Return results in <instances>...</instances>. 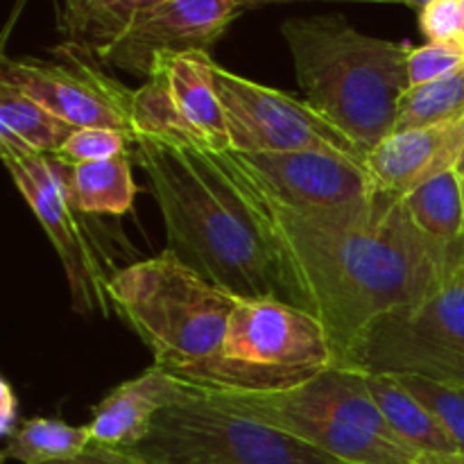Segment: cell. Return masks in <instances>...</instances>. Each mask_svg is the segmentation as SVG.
<instances>
[{"label": "cell", "instance_id": "6da1fadb", "mask_svg": "<svg viewBox=\"0 0 464 464\" xmlns=\"http://www.w3.org/2000/svg\"><path fill=\"white\" fill-rule=\"evenodd\" d=\"M261 229L285 302L324 324L335 367L352 370L362 338L379 317L429 297L464 266V245L426 238L403 198L379 199L306 218L276 199L231 150L211 152Z\"/></svg>", "mask_w": 464, "mask_h": 464}, {"label": "cell", "instance_id": "7a4b0ae2", "mask_svg": "<svg viewBox=\"0 0 464 464\" xmlns=\"http://www.w3.org/2000/svg\"><path fill=\"white\" fill-rule=\"evenodd\" d=\"M134 148L166 225L168 249L238 297L285 302L270 247L213 154L150 136H139Z\"/></svg>", "mask_w": 464, "mask_h": 464}, {"label": "cell", "instance_id": "3957f363", "mask_svg": "<svg viewBox=\"0 0 464 464\" xmlns=\"http://www.w3.org/2000/svg\"><path fill=\"white\" fill-rule=\"evenodd\" d=\"M304 100L367 154L394 131L411 89V45L379 39L343 16L288 18L281 25Z\"/></svg>", "mask_w": 464, "mask_h": 464}, {"label": "cell", "instance_id": "277c9868", "mask_svg": "<svg viewBox=\"0 0 464 464\" xmlns=\"http://www.w3.org/2000/svg\"><path fill=\"white\" fill-rule=\"evenodd\" d=\"M109 302L170 374L208 361L220 349L238 295L213 284L172 249L122 267Z\"/></svg>", "mask_w": 464, "mask_h": 464}, {"label": "cell", "instance_id": "5b68a950", "mask_svg": "<svg viewBox=\"0 0 464 464\" xmlns=\"http://www.w3.org/2000/svg\"><path fill=\"white\" fill-rule=\"evenodd\" d=\"M331 367L334 347L313 313L276 297H238L220 349L175 376L204 392L270 394L299 388Z\"/></svg>", "mask_w": 464, "mask_h": 464}, {"label": "cell", "instance_id": "8992f818", "mask_svg": "<svg viewBox=\"0 0 464 464\" xmlns=\"http://www.w3.org/2000/svg\"><path fill=\"white\" fill-rule=\"evenodd\" d=\"M204 394L227 411L276 426L347 464H415L420 458L390 429L358 370L331 367L285 392Z\"/></svg>", "mask_w": 464, "mask_h": 464}, {"label": "cell", "instance_id": "52a82bcc", "mask_svg": "<svg viewBox=\"0 0 464 464\" xmlns=\"http://www.w3.org/2000/svg\"><path fill=\"white\" fill-rule=\"evenodd\" d=\"M152 464H347L263 421L193 399L159 412L131 449Z\"/></svg>", "mask_w": 464, "mask_h": 464}, {"label": "cell", "instance_id": "ba28073f", "mask_svg": "<svg viewBox=\"0 0 464 464\" xmlns=\"http://www.w3.org/2000/svg\"><path fill=\"white\" fill-rule=\"evenodd\" d=\"M0 157L62 261L72 308L82 315L107 317L111 311L109 281L118 270L91 229L89 216L72 204L68 161L57 154L32 152L12 139H0Z\"/></svg>", "mask_w": 464, "mask_h": 464}, {"label": "cell", "instance_id": "9c48e42d", "mask_svg": "<svg viewBox=\"0 0 464 464\" xmlns=\"http://www.w3.org/2000/svg\"><path fill=\"white\" fill-rule=\"evenodd\" d=\"M352 370L464 385V266L421 302L379 317Z\"/></svg>", "mask_w": 464, "mask_h": 464}, {"label": "cell", "instance_id": "30bf717a", "mask_svg": "<svg viewBox=\"0 0 464 464\" xmlns=\"http://www.w3.org/2000/svg\"><path fill=\"white\" fill-rule=\"evenodd\" d=\"M234 152H297L315 150L367 161V152L306 100L213 66Z\"/></svg>", "mask_w": 464, "mask_h": 464}, {"label": "cell", "instance_id": "8fae6325", "mask_svg": "<svg viewBox=\"0 0 464 464\" xmlns=\"http://www.w3.org/2000/svg\"><path fill=\"white\" fill-rule=\"evenodd\" d=\"M0 82L23 91L45 109L77 127H109L134 136L131 95L116 77L102 71L93 53L75 44L54 48L53 59H3Z\"/></svg>", "mask_w": 464, "mask_h": 464}, {"label": "cell", "instance_id": "7c38bea8", "mask_svg": "<svg viewBox=\"0 0 464 464\" xmlns=\"http://www.w3.org/2000/svg\"><path fill=\"white\" fill-rule=\"evenodd\" d=\"M245 12L238 0H161L95 53L102 66L148 80L161 54L208 53Z\"/></svg>", "mask_w": 464, "mask_h": 464}, {"label": "cell", "instance_id": "4fadbf2b", "mask_svg": "<svg viewBox=\"0 0 464 464\" xmlns=\"http://www.w3.org/2000/svg\"><path fill=\"white\" fill-rule=\"evenodd\" d=\"M234 154L276 199L297 211L311 213L349 207L379 190L370 168L361 159L315 150Z\"/></svg>", "mask_w": 464, "mask_h": 464}, {"label": "cell", "instance_id": "5bb4252c", "mask_svg": "<svg viewBox=\"0 0 464 464\" xmlns=\"http://www.w3.org/2000/svg\"><path fill=\"white\" fill-rule=\"evenodd\" d=\"M464 150V118L394 131L367 154L376 188L406 198L435 177L456 170Z\"/></svg>", "mask_w": 464, "mask_h": 464}, {"label": "cell", "instance_id": "9a60e30c", "mask_svg": "<svg viewBox=\"0 0 464 464\" xmlns=\"http://www.w3.org/2000/svg\"><path fill=\"white\" fill-rule=\"evenodd\" d=\"M195 394H199V388L186 383L163 367L152 365L143 374L113 388L93 408V417L86 429L93 442L134 449L150 433L159 412L188 401Z\"/></svg>", "mask_w": 464, "mask_h": 464}, {"label": "cell", "instance_id": "2e32d148", "mask_svg": "<svg viewBox=\"0 0 464 464\" xmlns=\"http://www.w3.org/2000/svg\"><path fill=\"white\" fill-rule=\"evenodd\" d=\"M152 66L166 75L170 100L184 125L188 143L207 152H225L231 148L225 111L216 89L213 66L208 53L161 54Z\"/></svg>", "mask_w": 464, "mask_h": 464}, {"label": "cell", "instance_id": "e0dca14e", "mask_svg": "<svg viewBox=\"0 0 464 464\" xmlns=\"http://www.w3.org/2000/svg\"><path fill=\"white\" fill-rule=\"evenodd\" d=\"M367 390L379 406L381 415L390 424L403 444L417 451L420 456H444L458 453L451 435L442 426V421L420 401L412 397L401 381L394 374H367L362 372Z\"/></svg>", "mask_w": 464, "mask_h": 464}, {"label": "cell", "instance_id": "ac0fdd59", "mask_svg": "<svg viewBox=\"0 0 464 464\" xmlns=\"http://www.w3.org/2000/svg\"><path fill=\"white\" fill-rule=\"evenodd\" d=\"M68 190L84 216H125L139 193L131 175V154L107 161L68 163Z\"/></svg>", "mask_w": 464, "mask_h": 464}, {"label": "cell", "instance_id": "d6986e66", "mask_svg": "<svg viewBox=\"0 0 464 464\" xmlns=\"http://www.w3.org/2000/svg\"><path fill=\"white\" fill-rule=\"evenodd\" d=\"M157 3L161 0H62L59 30L68 44L95 54Z\"/></svg>", "mask_w": 464, "mask_h": 464}, {"label": "cell", "instance_id": "ffe728a7", "mask_svg": "<svg viewBox=\"0 0 464 464\" xmlns=\"http://www.w3.org/2000/svg\"><path fill=\"white\" fill-rule=\"evenodd\" d=\"M417 229L442 247L464 245V198L460 175L449 170L403 198Z\"/></svg>", "mask_w": 464, "mask_h": 464}, {"label": "cell", "instance_id": "44dd1931", "mask_svg": "<svg viewBox=\"0 0 464 464\" xmlns=\"http://www.w3.org/2000/svg\"><path fill=\"white\" fill-rule=\"evenodd\" d=\"M0 131L18 139L32 152L57 154L75 127L27 93L0 82Z\"/></svg>", "mask_w": 464, "mask_h": 464}, {"label": "cell", "instance_id": "7402d4cb", "mask_svg": "<svg viewBox=\"0 0 464 464\" xmlns=\"http://www.w3.org/2000/svg\"><path fill=\"white\" fill-rule=\"evenodd\" d=\"M93 442L86 426H71L62 420L34 417L14 430L5 444V460L45 464L68 460Z\"/></svg>", "mask_w": 464, "mask_h": 464}, {"label": "cell", "instance_id": "603a6c76", "mask_svg": "<svg viewBox=\"0 0 464 464\" xmlns=\"http://www.w3.org/2000/svg\"><path fill=\"white\" fill-rule=\"evenodd\" d=\"M464 118V72L411 86L397 107L394 131L420 130ZM392 131V134H394Z\"/></svg>", "mask_w": 464, "mask_h": 464}, {"label": "cell", "instance_id": "cb8c5ba5", "mask_svg": "<svg viewBox=\"0 0 464 464\" xmlns=\"http://www.w3.org/2000/svg\"><path fill=\"white\" fill-rule=\"evenodd\" d=\"M403 388L420 399L451 435L458 453H464V385H447L417 374H394Z\"/></svg>", "mask_w": 464, "mask_h": 464}, {"label": "cell", "instance_id": "d4e9b609", "mask_svg": "<svg viewBox=\"0 0 464 464\" xmlns=\"http://www.w3.org/2000/svg\"><path fill=\"white\" fill-rule=\"evenodd\" d=\"M134 136L121 130H109V127H77L66 143L59 148L57 157L68 163H86V161H107V159L121 157L130 152V145H134Z\"/></svg>", "mask_w": 464, "mask_h": 464}, {"label": "cell", "instance_id": "484cf974", "mask_svg": "<svg viewBox=\"0 0 464 464\" xmlns=\"http://www.w3.org/2000/svg\"><path fill=\"white\" fill-rule=\"evenodd\" d=\"M464 68V48L444 44H424L411 48L408 54V80L411 86L429 84L442 77L456 75Z\"/></svg>", "mask_w": 464, "mask_h": 464}, {"label": "cell", "instance_id": "4316f807", "mask_svg": "<svg viewBox=\"0 0 464 464\" xmlns=\"http://www.w3.org/2000/svg\"><path fill=\"white\" fill-rule=\"evenodd\" d=\"M421 34L429 44L464 48V12L460 0H430L420 9Z\"/></svg>", "mask_w": 464, "mask_h": 464}, {"label": "cell", "instance_id": "83f0119b", "mask_svg": "<svg viewBox=\"0 0 464 464\" xmlns=\"http://www.w3.org/2000/svg\"><path fill=\"white\" fill-rule=\"evenodd\" d=\"M45 464H152V462L140 458L139 453H134L131 449H118V447H107V444H100V442H91L84 451L68 458V460L45 462Z\"/></svg>", "mask_w": 464, "mask_h": 464}, {"label": "cell", "instance_id": "f1b7e54d", "mask_svg": "<svg viewBox=\"0 0 464 464\" xmlns=\"http://www.w3.org/2000/svg\"><path fill=\"white\" fill-rule=\"evenodd\" d=\"M0 401H3V411H0V420H3V435H12L14 430L18 429V417H16V397H14L12 392V385L7 383V381H3V397H0Z\"/></svg>", "mask_w": 464, "mask_h": 464}, {"label": "cell", "instance_id": "f546056e", "mask_svg": "<svg viewBox=\"0 0 464 464\" xmlns=\"http://www.w3.org/2000/svg\"><path fill=\"white\" fill-rule=\"evenodd\" d=\"M415 464H464V453H444V456H420Z\"/></svg>", "mask_w": 464, "mask_h": 464}, {"label": "cell", "instance_id": "4dcf8cb0", "mask_svg": "<svg viewBox=\"0 0 464 464\" xmlns=\"http://www.w3.org/2000/svg\"><path fill=\"white\" fill-rule=\"evenodd\" d=\"M245 9H256L270 3H295V0H238ZM329 3H376V0H329Z\"/></svg>", "mask_w": 464, "mask_h": 464}, {"label": "cell", "instance_id": "1f68e13d", "mask_svg": "<svg viewBox=\"0 0 464 464\" xmlns=\"http://www.w3.org/2000/svg\"><path fill=\"white\" fill-rule=\"evenodd\" d=\"M376 3H399V5H406V7L421 9L424 5H429L430 0H376Z\"/></svg>", "mask_w": 464, "mask_h": 464}, {"label": "cell", "instance_id": "d6a6232c", "mask_svg": "<svg viewBox=\"0 0 464 464\" xmlns=\"http://www.w3.org/2000/svg\"><path fill=\"white\" fill-rule=\"evenodd\" d=\"M456 172H458V175H464V150H462V157H460V161H458V168H456Z\"/></svg>", "mask_w": 464, "mask_h": 464}, {"label": "cell", "instance_id": "836d02e7", "mask_svg": "<svg viewBox=\"0 0 464 464\" xmlns=\"http://www.w3.org/2000/svg\"><path fill=\"white\" fill-rule=\"evenodd\" d=\"M460 184H462V198H464V175H460Z\"/></svg>", "mask_w": 464, "mask_h": 464}, {"label": "cell", "instance_id": "e575fe53", "mask_svg": "<svg viewBox=\"0 0 464 464\" xmlns=\"http://www.w3.org/2000/svg\"><path fill=\"white\" fill-rule=\"evenodd\" d=\"M460 3H462V12H464V0H460Z\"/></svg>", "mask_w": 464, "mask_h": 464}, {"label": "cell", "instance_id": "d590c367", "mask_svg": "<svg viewBox=\"0 0 464 464\" xmlns=\"http://www.w3.org/2000/svg\"><path fill=\"white\" fill-rule=\"evenodd\" d=\"M462 72H464V68H462Z\"/></svg>", "mask_w": 464, "mask_h": 464}]
</instances>
